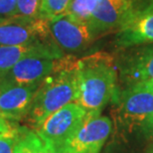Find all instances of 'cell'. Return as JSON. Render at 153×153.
<instances>
[{"label": "cell", "instance_id": "6da1fadb", "mask_svg": "<svg viewBox=\"0 0 153 153\" xmlns=\"http://www.w3.org/2000/svg\"><path fill=\"white\" fill-rule=\"evenodd\" d=\"M76 82V102L88 115H100L118 90L114 58L105 52H97L78 59Z\"/></svg>", "mask_w": 153, "mask_h": 153}, {"label": "cell", "instance_id": "7a4b0ae2", "mask_svg": "<svg viewBox=\"0 0 153 153\" xmlns=\"http://www.w3.org/2000/svg\"><path fill=\"white\" fill-rule=\"evenodd\" d=\"M76 60L75 56L65 55L58 61L56 69L41 82L26 117L35 129L54 112L69 103L76 102Z\"/></svg>", "mask_w": 153, "mask_h": 153}, {"label": "cell", "instance_id": "3957f363", "mask_svg": "<svg viewBox=\"0 0 153 153\" xmlns=\"http://www.w3.org/2000/svg\"><path fill=\"white\" fill-rule=\"evenodd\" d=\"M112 100L119 130L153 136V93L148 82L126 85L121 91L117 90Z\"/></svg>", "mask_w": 153, "mask_h": 153}, {"label": "cell", "instance_id": "277c9868", "mask_svg": "<svg viewBox=\"0 0 153 153\" xmlns=\"http://www.w3.org/2000/svg\"><path fill=\"white\" fill-rule=\"evenodd\" d=\"M87 111L76 102H71L54 112L34 130L47 153H58L87 117Z\"/></svg>", "mask_w": 153, "mask_h": 153}, {"label": "cell", "instance_id": "5b68a950", "mask_svg": "<svg viewBox=\"0 0 153 153\" xmlns=\"http://www.w3.org/2000/svg\"><path fill=\"white\" fill-rule=\"evenodd\" d=\"M51 37L65 55L82 53L100 37L87 23L78 20L68 12L48 21Z\"/></svg>", "mask_w": 153, "mask_h": 153}, {"label": "cell", "instance_id": "8992f818", "mask_svg": "<svg viewBox=\"0 0 153 153\" xmlns=\"http://www.w3.org/2000/svg\"><path fill=\"white\" fill-rule=\"evenodd\" d=\"M111 130L112 123L108 116L88 114L58 153H100Z\"/></svg>", "mask_w": 153, "mask_h": 153}, {"label": "cell", "instance_id": "52a82bcc", "mask_svg": "<svg viewBox=\"0 0 153 153\" xmlns=\"http://www.w3.org/2000/svg\"><path fill=\"white\" fill-rule=\"evenodd\" d=\"M119 48H131L153 43V0H142L116 31Z\"/></svg>", "mask_w": 153, "mask_h": 153}, {"label": "cell", "instance_id": "ba28073f", "mask_svg": "<svg viewBox=\"0 0 153 153\" xmlns=\"http://www.w3.org/2000/svg\"><path fill=\"white\" fill-rule=\"evenodd\" d=\"M41 82L29 85L0 82V116L19 121L26 118Z\"/></svg>", "mask_w": 153, "mask_h": 153}, {"label": "cell", "instance_id": "9c48e42d", "mask_svg": "<svg viewBox=\"0 0 153 153\" xmlns=\"http://www.w3.org/2000/svg\"><path fill=\"white\" fill-rule=\"evenodd\" d=\"M142 0H97L90 25L99 36L117 31Z\"/></svg>", "mask_w": 153, "mask_h": 153}, {"label": "cell", "instance_id": "30bf717a", "mask_svg": "<svg viewBox=\"0 0 153 153\" xmlns=\"http://www.w3.org/2000/svg\"><path fill=\"white\" fill-rule=\"evenodd\" d=\"M52 38L48 21L13 17L0 23V46H17Z\"/></svg>", "mask_w": 153, "mask_h": 153}, {"label": "cell", "instance_id": "8fae6325", "mask_svg": "<svg viewBox=\"0 0 153 153\" xmlns=\"http://www.w3.org/2000/svg\"><path fill=\"white\" fill-rule=\"evenodd\" d=\"M65 54L58 48L52 38L41 39L17 46H0V76L14 65L28 57H46L60 59Z\"/></svg>", "mask_w": 153, "mask_h": 153}, {"label": "cell", "instance_id": "7c38bea8", "mask_svg": "<svg viewBox=\"0 0 153 153\" xmlns=\"http://www.w3.org/2000/svg\"><path fill=\"white\" fill-rule=\"evenodd\" d=\"M129 49L117 66L123 82L131 85L153 81V43Z\"/></svg>", "mask_w": 153, "mask_h": 153}, {"label": "cell", "instance_id": "4fadbf2b", "mask_svg": "<svg viewBox=\"0 0 153 153\" xmlns=\"http://www.w3.org/2000/svg\"><path fill=\"white\" fill-rule=\"evenodd\" d=\"M58 61L59 59L46 57L25 58L0 76V82L21 85L42 82L56 69Z\"/></svg>", "mask_w": 153, "mask_h": 153}, {"label": "cell", "instance_id": "5bb4252c", "mask_svg": "<svg viewBox=\"0 0 153 153\" xmlns=\"http://www.w3.org/2000/svg\"><path fill=\"white\" fill-rule=\"evenodd\" d=\"M97 1V0H71L67 12L88 25Z\"/></svg>", "mask_w": 153, "mask_h": 153}, {"label": "cell", "instance_id": "9a60e30c", "mask_svg": "<svg viewBox=\"0 0 153 153\" xmlns=\"http://www.w3.org/2000/svg\"><path fill=\"white\" fill-rule=\"evenodd\" d=\"M71 0H42L41 19L49 21L52 18L65 13Z\"/></svg>", "mask_w": 153, "mask_h": 153}, {"label": "cell", "instance_id": "2e32d148", "mask_svg": "<svg viewBox=\"0 0 153 153\" xmlns=\"http://www.w3.org/2000/svg\"><path fill=\"white\" fill-rule=\"evenodd\" d=\"M41 5L42 0H17L14 17L41 19Z\"/></svg>", "mask_w": 153, "mask_h": 153}, {"label": "cell", "instance_id": "e0dca14e", "mask_svg": "<svg viewBox=\"0 0 153 153\" xmlns=\"http://www.w3.org/2000/svg\"><path fill=\"white\" fill-rule=\"evenodd\" d=\"M33 134L34 131L26 128H20L19 137L15 145L14 153H34L33 152Z\"/></svg>", "mask_w": 153, "mask_h": 153}, {"label": "cell", "instance_id": "ac0fdd59", "mask_svg": "<svg viewBox=\"0 0 153 153\" xmlns=\"http://www.w3.org/2000/svg\"><path fill=\"white\" fill-rule=\"evenodd\" d=\"M19 131L20 128L15 127L13 130L0 135V153H14Z\"/></svg>", "mask_w": 153, "mask_h": 153}, {"label": "cell", "instance_id": "d6986e66", "mask_svg": "<svg viewBox=\"0 0 153 153\" xmlns=\"http://www.w3.org/2000/svg\"><path fill=\"white\" fill-rule=\"evenodd\" d=\"M16 7L17 0H0V23L13 18Z\"/></svg>", "mask_w": 153, "mask_h": 153}, {"label": "cell", "instance_id": "ffe728a7", "mask_svg": "<svg viewBox=\"0 0 153 153\" xmlns=\"http://www.w3.org/2000/svg\"><path fill=\"white\" fill-rule=\"evenodd\" d=\"M15 127L16 126H15L10 120H8V119L0 116V135L13 130Z\"/></svg>", "mask_w": 153, "mask_h": 153}, {"label": "cell", "instance_id": "44dd1931", "mask_svg": "<svg viewBox=\"0 0 153 153\" xmlns=\"http://www.w3.org/2000/svg\"><path fill=\"white\" fill-rule=\"evenodd\" d=\"M33 152L34 153H47L44 150H42L41 143H40V140L38 139V137L35 134V132L33 134Z\"/></svg>", "mask_w": 153, "mask_h": 153}, {"label": "cell", "instance_id": "7402d4cb", "mask_svg": "<svg viewBox=\"0 0 153 153\" xmlns=\"http://www.w3.org/2000/svg\"><path fill=\"white\" fill-rule=\"evenodd\" d=\"M148 85H149V88H150V90L152 91V93H153V81L148 82Z\"/></svg>", "mask_w": 153, "mask_h": 153}]
</instances>
